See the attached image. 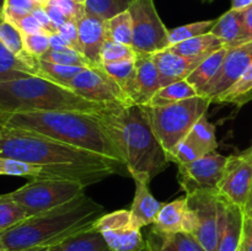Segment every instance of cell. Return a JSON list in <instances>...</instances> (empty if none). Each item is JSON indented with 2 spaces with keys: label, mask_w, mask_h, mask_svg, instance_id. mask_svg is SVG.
Masks as SVG:
<instances>
[{
  "label": "cell",
  "mask_w": 252,
  "mask_h": 251,
  "mask_svg": "<svg viewBox=\"0 0 252 251\" xmlns=\"http://www.w3.org/2000/svg\"><path fill=\"white\" fill-rule=\"evenodd\" d=\"M0 157L39 165L58 172L62 179L81 182L86 187L107 179L125 166L118 160L38 133L9 127H0Z\"/></svg>",
  "instance_id": "1"
},
{
  "label": "cell",
  "mask_w": 252,
  "mask_h": 251,
  "mask_svg": "<svg viewBox=\"0 0 252 251\" xmlns=\"http://www.w3.org/2000/svg\"><path fill=\"white\" fill-rule=\"evenodd\" d=\"M134 180L150 184L169 166L166 150L153 130L143 105H115L97 115Z\"/></svg>",
  "instance_id": "2"
},
{
  "label": "cell",
  "mask_w": 252,
  "mask_h": 251,
  "mask_svg": "<svg viewBox=\"0 0 252 251\" xmlns=\"http://www.w3.org/2000/svg\"><path fill=\"white\" fill-rule=\"evenodd\" d=\"M0 127L38 133L58 142L123 162L117 147L97 115L73 111L1 113Z\"/></svg>",
  "instance_id": "3"
},
{
  "label": "cell",
  "mask_w": 252,
  "mask_h": 251,
  "mask_svg": "<svg viewBox=\"0 0 252 251\" xmlns=\"http://www.w3.org/2000/svg\"><path fill=\"white\" fill-rule=\"evenodd\" d=\"M105 208L86 194L36 214L0 233V241L7 251H25L34 248H49L64 239L91 228Z\"/></svg>",
  "instance_id": "4"
},
{
  "label": "cell",
  "mask_w": 252,
  "mask_h": 251,
  "mask_svg": "<svg viewBox=\"0 0 252 251\" xmlns=\"http://www.w3.org/2000/svg\"><path fill=\"white\" fill-rule=\"evenodd\" d=\"M115 105L89 101L66 86L42 76H27L0 83V111L2 113L32 111H73L102 115Z\"/></svg>",
  "instance_id": "5"
},
{
  "label": "cell",
  "mask_w": 252,
  "mask_h": 251,
  "mask_svg": "<svg viewBox=\"0 0 252 251\" xmlns=\"http://www.w3.org/2000/svg\"><path fill=\"white\" fill-rule=\"evenodd\" d=\"M211 103L208 97L199 95L164 107H144L155 135L167 153L189 134L199 118L206 116Z\"/></svg>",
  "instance_id": "6"
},
{
  "label": "cell",
  "mask_w": 252,
  "mask_h": 251,
  "mask_svg": "<svg viewBox=\"0 0 252 251\" xmlns=\"http://www.w3.org/2000/svg\"><path fill=\"white\" fill-rule=\"evenodd\" d=\"M85 188L84 184L71 180L39 179L31 180L6 194L32 217L83 196L85 194Z\"/></svg>",
  "instance_id": "7"
},
{
  "label": "cell",
  "mask_w": 252,
  "mask_h": 251,
  "mask_svg": "<svg viewBox=\"0 0 252 251\" xmlns=\"http://www.w3.org/2000/svg\"><path fill=\"white\" fill-rule=\"evenodd\" d=\"M128 11L133 22L132 48L135 53L154 54L169 48V30L160 19L154 0H134Z\"/></svg>",
  "instance_id": "8"
},
{
  "label": "cell",
  "mask_w": 252,
  "mask_h": 251,
  "mask_svg": "<svg viewBox=\"0 0 252 251\" xmlns=\"http://www.w3.org/2000/svg\"><path fill=\"white\" fill-rule=\"evenodd\" d=\"M186 197L197 220L193 235L207 251H218L223 198L217 189H197Z\"/></svg>",
  "instance_id": "9"
},
{
  "label": "cell",
  "mask_w": 252,
  "mask_h": 251,
  "mask_svg": "<svg viewBox=\"0 0 252 251\" xmlns=\"http://www.w3.org/2000/svg\"><path fill=\"white\" fill-rule=\"evenodd\" d=\"M68 89L89 101L105 105H133L117 81L102 66L88 68L65 84Z\"/></svg>",
  "instance_id": "10"
},
{
  "label": "cell",
  "mask_w": 252,
  "mask_h": 251,
  "mask_svg": "<svg viewBox=\"0 0 252 251\" xmlns=\"http://www.w3.org/2000/svg\"><path fill=\"white\" fill-rule=\"evenodd\" d=\"M102 234L112 251H144L147 241L143 239L142 229L132 220L127 209L105 213L94 224Z\"/></svg>",
  "instance_id": "11"
},
{
  "label": "cell",
  "mask_w": 252,
  "mask_h": 251,
  "mask_svg": "<svg viewBox=\"0 0 252 251\" xmlns=\"http://www.w3.org/2000/svg\"><path fill=\"white\" fill-rule=\"evenodd\" d=\"M252 188V147L228 157L223 177L217 191L220 196L245 208Z\"/></svg>",
  "instance_id": "12"
},
{
  "label": "cell",
  "mask_w": 252,
  "mask_h": 251,
  "mask_svg": "<svg viewBox=\"0 0 252 251\" xmlns=\"http://www.w3.org/2000/svg\"><path fill=\"white\" fill-rule=\"evenodd\" d=\"M226 161L228 157L214 152L189 164L179 165V182L181 188L185 193L197 189H217L223 177Z\"/></svg>",
  "instance_id": "13"
},
{
  "label": "cell",
  "mask_w": 252,
  "mask_h": 251,
  "mask_svg": "<svg viewBox=\"0 0 252 251\" xmlns=\"http://www.w3.org/2000/svg\"><path fill=\"white\" fill-rule=\"evenodd\" d=\"M252 63V41L239 47L228 49L225 59L213 80L202 90L201 96L208 97L212 102L225 93Z\"/></svg>",
  "instance_id": "14"
},
{
  "label": "cell",
  "mask_w": 252,
  "mask_h": 251,
  "mask_svg": "<svg viewBox=\"0 0 252 251\" xmlns=\"http://www.w3.org/2000/svg\"><path fill=\"white\" fill-rule=\"evenodd\" d=\"M196 225V216L189 208L187 197L185 194L181 198L162 204L153 223L152 231L157 234H193Z\"/></svg>",
  "instance_id": "15"
},
{
  "label": "cell",
  "mask_w": 252,
  "mask_h": 251,
  "mask_svg": "<svg viewBox=\"0 0 252 251\" xmlns=\"http://www.w3.org/2000/svg\"><path fill=\"white\" fill-rule=\"evenodd\" d=\"M76 25L81 53L94 66H101V49L106 41L105 20L86 14Z\"/></svg>",
  "instance_id": "16"
},
{
  "label": "cell",
  "mask_w": 252,
  "mask_h": 251,
  "mask_svg": "<svg viewBox=\"0 0 252 251\" xmlns=\"http://www.w3.org/2000/svg\"><path fill=\"white\" fill-rule=\"evenodd\" d=\"M157 68L159 70L162 86L170 85L176 81L185 80L198 66L202 59H192L172 52L170 48L153 54Z\"/></svg>",
  "instance_id": "17"
},
{
  "label": "cell",
  "mask_w": 252,
  "mask_h": 251,
  "mask_svg": "<svg viewBox=\"0 0 252 251\" xmlns=\"http://www.w3.org/2000/svg\"><path fill=\"white\" fill-rule=\"evenodd\" d=\"M211 33L218 37L226 49L250 42L246 30L244 10L230 9L217 20Z\"/></svg>",
  "instance_id": "18"
},
{
  "label": "cell",
  "mask_w": 252,
  "mask_h": 251,
  "mask_svg": "<svg viewBox=\"0 0 252 251\" xmlns=\"http://www.w3.org/2000/svg\"><path fill=\"white\" fill-rule=\"evenodd\" d=\"M223 198V217H221L220 238L218 251H238L240 245L244 224V208Z\"/></svg>",
  "instance_id": "19"
},
{
  "label": "cell",
  "mask_w": 252,
  "mask_h": 251,
  "mask_svg": "<svg viewBox=\"0 0 252 251\" xmlns=\"http://www.w3.org/2000/svg\"><path fill=\"white\" fill-rule=\"evenodd\" d=\"M135 182V192L134 198H133L132 207L129 212L132 216V220L138 228H144L154 223L158 213L161 209L162 204L158 201L152 194L149 189V184L140 180H134Z\"/></svg>",
  "instance_id": "20"
},
{
  "label": "cell",
  "mask_w": 252,
  "mask_h": 251,
  "mask_svg": "<svg viewBox=\"0 0 252 251\" xmlns=\"http://www.w3.org/2000/svg\"><path fill=\"white\" fill-rule=\"evenodd\" d=\"M135 68H137V105L145 106L150 98L161 88L159 70L157 68L153 54L137 53L135 56Z\"/></svg>",
  "instance_id": "21"
},
{
  "label": "cell",
  "mask_w": 252,
  "mask_h": 251,
  "mask_svg": "<svg viewBox=\"0 0 252 251\" xmlns=\"http://www.w3.org/2000/svg\"><path fill=\"white\" fill-rule=\"evenodd\" d=\"M47 251H112L103 239L102 234L95 228L85 229L61 243L49 246Z\"/></svg>",
  "instance_id": "22"
},
{
  "label": "cell",
  "mask_w": 252,
  "mask_h": 251,
  "mask_svg": "<svg viewBox=\"0 0 252 251\" xmlns=\"http://www.w3.org/2000/svg\"><path fill=\"white\" fill-rule=\"evenodd\" d=\"M147 248L153 251H207L193 234H157L152 231Z\"/></svg>",
  "instance_id": "23"
},
{
  "label": "cell",
  "mask_w": 252,
  "mask_h": 251,
  "mask_svg": "<svg viewBox=\"0 0 252 251\" xmlns=\"http://www.w3.org/2000/svg\"><path fill=\"white\" fill-rule=\"evenodd\" d=\"M169 48L180 56L203 61L207 57L213 54L214 52L224 48V43L213 33H206L189 38L187 41L181 42V43L170 46Z\"/></svg>",
  "instance_id": "24"
},
{
  "label": "cell",
  "mask_w": 252,
  "mask_h": 251,
  "mask_svg": "<svg viewBox=\"0 0 252 251\" xmlns=\"http://www.w3.org/2000/svg\"><path fill=\"white\" fill-rule=\"evenodd\" d=\"M103 70L112 76L118 85L123 89L128 97L133 103H137L138 89H137V68H135V59L128 61L112 62V63L101 64Z\"/></svg>",
  "instance_id": "25"
},
{
  "label": "cell",
  "mask_w": 252,
  "mask_h": 251,
  "mask_svg": "<svg viewBox=\"0 0 252 251\" xmlns=\"http://www.w3.org/2000/svg\"><path fill=\"white\" fill-rule=\"evenodd\" d=\"M0 175L4 176L25 177L30 180L39 179H62L61 175L56 171L46 169L39 165L29 164V162L20 161V160L11 159V157H0Z\"/></svg>",
  "instance_id": "26"
},
{
  "label": "cell",
  "mask_w": 252,
  "mask_h": 251,
  "mask_svg": "<svg viewBox=\"0 0 252 251\" xmlns=\"http://www.w3.org/2000/svg\"><path fill=\"white\" fill-rule=\"evenodd\" d=\"M228 49L224 48L219 49V51L214 52L209 57L201 62L196 69L187 76L186 80L198 91L201 95L202 90L213 80L214 76L218 74L219 69H220L221 64H223L224 59H225Z\"/></svg>",
  "instance_id": "27"
},
{
  "label": "cell",
  "mask_w": 252,
  "mask_h": 251,
  "mask_svg": "<svg viewBox=\"0 0 252 251\" xmlns=\"http://www.w3.org/2000/svg\"><path fill=\"white\" fill-rule=\"evenodd\" d=\"M33 75L38 76V70L19 58L0 42V83Z\"/></svg>",
  "instance_id": "28"
},
{
  "label": "cell",
  "mask_w": 252,
  "mask_h": 251,
  "mask_svg": "<svg viewBox=\"0 0 252 251\" xmlns=\"http://www.w3.org/2000/svg\"><path fill=\"white\" fill-rule=\"evenodd\" d=\"M194 96H199L198 91L185 79V80L176 81V83L160 88L145 106L164 107V106L174 105V103L194 97Z\"/></svg>",
  "instance_id": "29"
},
{
  "label": "cell",
  "mask_w": 252,
  "mask_h": 251,
  "mask_svg": "<svg viewBox=\"0 0 252 251\" xmlns=\"http://www.w3.org/2000/svg\"><path fill=\"white\" fill-rule=\"evenodd\" d=\"M0 42L9 51L16 54L19 58H21L27 64L37 69V61H38V58L31 56V54L26 52L24 44V33L12 22L7 21L4 17H0Z\"/></svg>",
  "instance_id": "30"
},
{
  "label": "cell",
  "mask_w": 252,
  "mask_h": 251,
  "mask_svg": "<svg viewBox=\"0 0 252 251\" xmlns=\"http://www.w3.org/2000/svg\"><path fill=\"white\" fill-rule=\"evenodd\" d=\"M189 142L196 145L197 149L203 155L214 153L218 148V142L216 137V127L208 121L206 116L199 118L196 125L192 127L189 134L186 135Z\"/></svg>",
  "instance_id": "31"
},
{
  "label": "cell",
  "mask_w": 252,
  "mask_h": 251,
  "mask_svg": "<svg viewBox=\"0 0 252 251\" xmlns=\"http://www.w3.org/2000/svg\"><path fill=\"white\" fill-rule=\"evenodd\" d=\"M250 101H252V63L246 69L245 73L214 102L234 103L241 107Z\"/></svg>",
  "instance_id": "32"
},
{
  "label": "cell",
  "mask_w": 252,
  "mask_h": 251,
  "mask_svg": "<svg viewBox=\"0 0 252 251\" xmlns=\"http://www.w3.org/2000/svg\"><path fill=\"white\" fill-rule=\"evenodd\" d=\"M106 39L132 46L133 22L129 11H123L105 20Z\"/></svg>",
  "instance_id": "33"
},
{
  "label": "cell",
  "mask_w": 252,
  "mask_h": 251,
  "mask_svg": "<svg viewBox=\"0 0 252 251\" xmlns=\"http://www.w3.org/2000/svg\"><path fill=\"white\" fill-rule=\"evenodd\" d=\"M88 68H83V66H71V65H64V64L52 63V62L43 61V59H38L37 61V70H38V76L46 78L48 80L53 81V83L59 84V85H65L68 81L75 78L78 74L85 70Z\"/></svg>",
  "instance_id": "34"
},
{
  "label": "cell",
  "mask_w": 252,
  "mask_h": 251,
  "mask_svg": "<svg viewBox=\"0 0 252 251\" xmlns=\"http://www.w3.org/2000/svg\"><path fill=\"white\" fill-rule=\"evenodd\" d=\"M134 0H86V14L107 20L115 15L127 11Z\"/></svg>",
  "instance_id": "35"
},
{
  "label": "cell",
  "mask_w": 252,
  "mask_h": 251,
  "mask_svg": "<svg viewBox=\"0 0 252 251\" xmlns=\"http://www.w3.org/2000/svg\"><path fill=\"white\" fill-rule=\"evenodd\" d=\"M30 218L27 212L20 204L7 197V194H0V233L12 228Z\"/></svg>",
  "instance_id": "36"
},
{
  "label": "cell",
  "mask_w": 252,
  "mask_h": 251,
  "mask_svg": "<svg viewBox=\"0 0 252 251\" xmlns=\"http://www.w3.org/2000/svg\"><path fill=\"white\" fill-rule=\"evenodd\" d=\"M217 20H206V21L193 22V24L184 25V26L175 27L169 30V43L170 46L181 43L193 37L202 36V34L211 33L212 29L216 25Z\"/></svg>",
  "instance_id": "37"
},
{
  "label": "cell",
  "mask_w": 252,
  "mask_h": 251,
  "mask_svg": "<svg viewBox=\"0 0 252 251\" xmlns=\"http://www.w3.org/2000/svg\"><path fill=\"white\" fill-rule=\"evenodd\" d=\"M39 59L52 62V63L64 64V65L95 68L83 53H80V52L75 51L73 48L66 49V51H52V49H48Z\"/></svg>",
  "instance_id": "38"
},
{
  "label": "cell",
  "mask_w": 252,
  "mask_h": 251,
  "mask_svg": "<svg viewBox=\"0 0 252 251\" xmlns=\"http://www.w3.org/2000/svg\"><path fill=\"white\" fill-rule=\"evenodd\" d=\"M135 56H137V53L132 48V46L106 39L102 49H101V64L135 59Z\"/></svg>",
  "instance_id": "39"
},
{
  "label": "cell",
  "mask_w": 252,
  "mask_h": 251,
  "mask_svg": "<svg viewBox=\"0 0 252 251\" xmlns=\"http://www.w3.org/2000/svg\"><path fill=\"white\" fill-rule=\"evenodd\" d=\"M166 155L170 162H176L177 165L189 164V162L203 157V154L197 149L196 145L189 142L186 137L180 140L171 150H169Z\"/></svg>",
  "instance_id": "40"
},
{
  "label": "cell",
  "mask_w": 252,
  "mask_h": 251,
  "mask_svg": "<svg viewBox=\"0 0 252 251\" xmlns=\"http://www.w3.org/2000/svg\"><path fill=\"white\" fill-rule=\"evenodd\" d=\"M37 6L39 5H37L33 0H5L1 17L10 22H15L26 15L32 14Z\"/></svg>",
  "instance_id": "41"
},
{
  "label": "cell",
  "mask_w": 252,
  "mask_h": 251,
  "mask_svg": "<svg viewBox=\"0 0 252 251\" xmlns=\"http://www.w3.org/2000/svg\"><path fill=\"white\" fill-rule=\"evenodd\" d=\"M24 44L27 53L39 59L49 49V34L47 32L24 34Z\"/></svg>",
  "instance_id": "42"
},
{
  "label": "cell",
  "mask_w": 252,
  "mask_h": 251,
  "mask_svg": "<svg viewBox=\"0 0 252 251\" xmlns=\"http://www.w3.org/2000/svg\"><path fill=\"white\" fill-rule=\"evenodd\" d=\"M48 4L56 5L68 17L69 21H80L86 15L85 4L74 1V0H49Z\"/></svg>",
  "instance_id": "43"
},
{
  "label": "cell",
  "mask_w": 252,
  "mask_h": 251,
  "mask_svg": "<svg viewBox=\"0 0 252 251\" xmlns=\"http://www.w3.org/2000/svg\"><path fill=\"white\" fill-rule=\"evenodd\" d=\"M58 32L74 49H76V51L81 53L80 42H79L78 25H76L75 21H66L65 24L59 27Z\"/></svg>",
  "instance_id": "44"
},
{
  "label": "cell",
  "mask_w": 252,
  "mask_h": 251,
  "mask_svg": "<svg viewBox=\"0 0 252 251\" xmlns=\"http://www.w3.org/2000/svg\"><path fill=\"white\" fill-rule=\"evenodd\" d=\"M20 31L24 34H31V33H39V32H46L42 29L41 24L38 22V20L33 16L32 14L26 15V16L21 17V19L16 20L15 22H12Z\"/></svg>",
  "instance_id": "45"
},
{
  "label": "cell",
  "mask_w": 252,
  "mask_h": 251,
  "mask_svg": "<svg viewBox=\"0 0 252 251\" xmlns=\"http://www.w3.org/2000/svg\"><path fill=\"white\" fill-rule=\"evenodd\" d=\"M238 251H252V217H244L243 233Z\"/></svg>",
  "instance_id": "46"
},
{
  "label": "cell",
  "mask_w": 252,
  "mask_h": 251,
  "mask_svg": "<svg viewBox=\"0 0 252 251\" xmlns=\"http://www.w3.org/2000/svg\"><path fill=\"white\" fill-rule=\"evenodd\" d=\"M32 15L38 20V22L41 24L42 29L47 32L48 34L53 33V32H57V29L54 27V25L52 24L51 19H49L48 14H47L44 6H37L36 9L32 11Z\"/></svg>",
  "instance_id": "47"
},
{
  "label": "cell",
  "mask_w": 252,
  "mask_h": 251,
  "mask_svg": "<svg viewBox=\"0 0 252 251\" xmlns=\"http://www.w3.org/2000/svg\"><path fill=\"white\" fill-rule=\"evenodd\" d=\"M44 9H46L47 14H48L52 24H53L54 27L57 29V32H58V29L62 25H64L66 21H69V19L65 16V14H64L59 7H57L56 5L47 4L46 6H44Z\"/></svg>",
  "instance_id": "48"
},
{
  "label": "cell",
  "mask_w": 252,
  "mask_h": 251,
  "mask_svg": "<svg viewBox=\"0 0 252 251\" xmlns=\"http://www.w3.org/2000/svg\"><path fill=\"white\" fill-rule=\"evenodd\" d=\"M70 48H73V47L64 39V37L59 32H53V33L49 34V49H52V51H66V49Z\"/></svg>",
  "instance_id": "49"
},
{
  "label": "cell",
  "mask_w": 252,
  "mask_h": 251,
  "mask_svg": "<svg viewBox=\"0 0 252 251\" xmlns=\"http://www.w3.org/2000/svg\"><path fill=\"white\" fill-rule=\"evenodd\" d=\"M244 16H245V24L249 38H250V41H252V5L249 6L248 9L244 10Z\"/></svg>",
  "instance_id": "50"
},
{
  "label": "cell",
  "mask_w": 252,
  "mask_h": 251,
  "mask_svg": "<svg viewBox=\"0 0 252 251\" xmlns=\"http://www.w3.org/2000/svg\"><path fill=\"white\" fill-rule=\"evenodd\" d=\"M252 5V0H231V9L245 10Z\"/></svg>",
  "instance_id": "51"
},
{
  "label": "cell",
  "mask_w": 252,
  "mask_h": 251,
  "mask_svg": "<svg viewBox=\"0 0 252 251\" xmlns=\"http://www.w3.org/2000/svg\"><path fill=\"white\" fill-rule=\"evenodd\" d=\"M244 213L246 217H252V188L250 192V196H249L248 203H246L245 208H244Z\"/></svg>",
  "instance_id": "52"
},
{
  "label": "cell",
  "mask_w": 252,
  "mask_h": 251,
  "mask_svg": "<svg viewBox=\"0 0 252 251\" xmlns=\"http://www.w3.org/2000/svg\"><path fill=\"white\" fill-rule=\"evenodd\" d=\"M34 2H36L37 5H39V6H46L47 4H48L49 0H33Z\"/></svg>",
  "instance_id": "53"
},
{
  "label": "cell",
  "mask_w": 252,
  "mask_h": 251,
  "mask_svg": "<svg viewBox=\"0 0 252 251\" xmlns=\"http://www.w3.org/2000/svg\"><path fill=\"white\" fill-rule=\"evenodd\" d=\"M48 248H34V249H30V250H25V251H47Z\"/></svg>",
  "instance_id": "54"
},
{
  "label": "cell",
  "mask_w": 252,
  "mask_h": 251,
  "mask_svg": "<svg viewBox=\"0 0 252 251\" xmlns=\"http://www.w3.org/2000/svg\"><path fill=\"white\" fill-rule=\"evenodd\" d=\"M5 4V0H0V16H1V11H2V7H4Z\"/></svg>",
  "instance_id": "55"
},
{
  "label": "cell",
  "mask_w": 252,
  "mask_h": 251,
  "mask_svg": "<svg viewBox=\"0 0 252 251\" xmlns=\"http://www.w3.org/2000/svg\"><path fill=\"white\" fill-rule=\"evenodd\" d=\"M0 251H7V249L5 248V246H4V244H2L1 241H0Z\"/></svg>",
  "instance_id": "56"
},
{
  "label": "cell",
  "mask_w": 252,
  "mask_h": 251,
  "mask_svg": "<svg viewBox=\"0 0 252 251\" xmlns=\"http://www.w3.org/2000/svg\"><path fill=\"white\" fill-rule=\"evenodd\" d=\"M74 1H78V2H81V4H85L86 0H74Z\"/></svg>",
  "instance_id": "57"
},
{
  "label": "cell",
  "mask_w": 252,
  "mask_h": 251,
  "mask_svg": "<svg viewBox=\"0 0 252 251\" xmlns=\"http://www.w3.org/2000/svg\"><path fill=\"white\" fill-rule=\"evenodd\" d=\"M144 251H153V250H150V249H148L147 246H145V250Z\"/></svg>",
  "instance_id": "58"
},
{
  "label": "cell",
  "mask_w": 252,
  "mask_h": 251,
  "mask_svg": "<svg viewBox=\"0 0 252 251\" xmlns=\"http://www.w3.org/2000/svg\"><path fill=\"white\" fill-rule=\"evenodd\" d=\"M1 113H2V112H1V111H0V117H1Z\"/></svg>",
  "instance_id": "59"
},
{
  "label": "cell",
  "mask_w": 252,
  "mask_h": 251,
  "mask_svg": "<svg viewBox=\"0 0 252 251\" xmlns=\"http://www.w3.org/2000/svg\"><path fill=\"white\" fill-rule=\"evenodd\" d=\"M0 17H1V16H0Z\"/></svg>",
  "instance_id": "60"
}]
</instances>
